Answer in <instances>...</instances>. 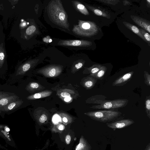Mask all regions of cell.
Here are the masks:
<instances>
[{"instance_id":"1","label":"cell","mask_w":150,"mask_h":150,"mask_svg":"<svg viewBox=\"0 0 150 150\" xmlns=\"http://www.w3.org/2000/svg\"><path fill=\"white\" fill-rule=\"evenodd\" d=\"M47 11L49 16L54 23L69 30L67 15L60 0L50 1L47 6Z\"/></svg>"},{"instance_id":"2","label":"cell","mask_w":150,"mask_h":150,"mask_svg":"<svg viewBox=\"0 0 150 150\" xmlns=\"http://www.w3.org/2000/svg\"><path fill=\"white\" fill-rule=\"evenodd\" d=\"M122 114L118 110V109L89 111L84 113L93 120L103 122L113 121L117 118Z\"/></svg>"},{"instance_id":"3","label":"cell","mask_w":150,"mask_h":150,"mask_svg":"<svg viewBox=\"0 0 150 150\" xmlns=\"http://www.w3.org/2000/svg\"><path fill=\"white\" fill-rule=\"evenodd\" d=\"M129 102L126 99H118L112 100H105L99 105H93L90 108L93 109H118L125 107Z\"/></svg>"},{"instance_id":"4","label":"cell","mask_w":150,"mask_h":150,"mask_svg":"<svg viewBox=\"0 0 150 150\" xmlns=\"http://www.w3.org/2000/svg\"><path fill=\"white\" fill-rule=\"evenodd\" d=\"M62 67L59 65H51L43 68L38 71L45 77H55L59 76L62 72Z\"/></svg>"},{"instance_id":"5","label":"cell","mask_w":150,"mask_h":150,"mask_svg":"<svg viewBox=\"0 0 150 150\" xmlns=\"http://www.w3.org/2000/svg\"><path fill=\"white\" fill-rule=\"evenodd\" d=\"M91 28V24L88 22L79 20L78 24L74 25L72 31L77 35L86 36L89 35Z\"/></svg>"},{"instance_id":"6","label":"cell","mask_w":150,"mask_h":150,"mask_svg":"<svg viewBox=\"0 0 150 150\" xmlns=\"http://www.w3.org/2000/svg\"><path fill=\"white\" fill-rule=\"evenodd\" d=\"M134 122L132 120L127 119L107 123L106 125L108 127L115 130L117 129H121L127 127Z\"/></svg>"},{"instance_id":"7","label":"cell","mask_w":150,"mask_h":150,"mask_svg":"<svg viewBox=\"0 0 150 150\" xmlns=\"http://www.w3.org/2000/svg\"><path fill=\"white\" fill-rule=\"evenodd\" d=\"M134 73L133 71H131L119 77L112 83V86H122L126 84L131 79Z\"/></svg>"},{"instance_id":"8","label":"cell","mask_w":150,"mask_h":150,"mask_svg":"<svg viewBox=\"0 0 150 150\" xmlns=\"http://www.w3.org/2000/svg\"><path fill=\"white\" fill-rule=\"evenodd\" d=\"M90 44L89 42L83 40H60L57 43L59 45L64 46H84Z\"/></svg>"},{"instance_id":"9","label":"cell","mask_w":150,"mask_h":150,"mask_svg":"<svg viewBox=\"0 0 150 150\" xmlns=\"http://www.w3.org/2000/svg\"><path fill=\"white\" fill-rule=\"evenodd\" d=\"M98 79L90 75L83 78L81 83V85L86 89H92L96 83Z\"/></svg>"},{"instance_id":"10","label":"cell","mask_w":150,"mask_h":150,"mask_svg":"<svg viewBox=\"0 0 150 150\" xmlns=\"http://www.w3.org/2000/svg\"><path fill=\"white\" fill-rule=\"evenodd\" d=\"M35 60L29 61L21 65L18 69L16 75H21L24 74L30 69L35 64Z\"/></svg>"},{"instance_id":"11","label":"cell","mask_w":150,"mask_h":150,"mask_svg":"<svg viewBox=\"0 0 150 150\" xmlns=\"http://www.w3.org/2000/svg\"><path fill=\"white\" fill-rule=\"evenodd\" d=\"M23 103L22 100L17 99L1 108L0 110V112H8L12 111L20 107Z\"/></svg>"},{"instance_id":"12","label":"cell","mask_w":150,"mask_h":150,"mask_svg":"<svg viewBox=\"0 0 150 150\" xmlns=\"http://www.w3.org/2000/svg\"><path fill=\"white\" fill-rule=\"evenodd\" d=\"M107 97L102 95H97L88 98L86 101V103L100 105L103 101L106 100Z\"/></svg>"},{"instance_id":"13","label":"cell","mask_w":150,"mask_h":150,"mask_svg":"<svg viewBox=\"0 0 150 150\" xmlns=\"http://www.w3.org/2000/svg\"><path fill=\"white\" fill-rule=\"evenodd\" d=\"M91 146L86 140L82 136L79 144L76 146L75 150H91Z\"/></svg>"},{"instance_id":"14","label":"cell","mask_w":150,"mask_h":150,"mask_svg":"<svg viewBox=\"0 0 150 150\" xmlns=\"http://www.w3.org/2000/svg\"><path fill=\"white\" fill-rule=\"evenodd\" d=\"M52 93L51 91H45L29 96L27 98L28 100H35L49 96L51 95Z\"/></svg>"},{"instance_id":"15","label":"cell","mask_w":150,"mask_h":150,"mask_svg":"<svg viewBox=\"0 0 150 150\" xmlns=\"http://www.w3.org/2000/svg\"><path fill=\"white\" fill-rule=\"evenodd\" d=\"M18 98L16 95H11L4 97L0 99V110L9 103L15 101Z\"/></svg>"},{"instance_id":"16","label":"cell","mask_w":150,"mask_h":150,"mask_svg":"<svg viewBox=\"0 0 150 150\" xmlns=\"http://www.w3.org/2000/svg\"><path fill=\"white\" fill-rule=\"evenodd\" d=\"M132 19L137 24L150 33V25L149 23L143 19L137 17L134 18Z\"/></svg>"},{"instance_id":"17","label":"cell","mask_w":150,"mask_h":150,"mask_svg":"<svg viewBox=\"0 0 150 150\" xmlns=\"http://www.w3.org/2000/svg\"><path fill=\"white\" fill-rule=\"evenodd\" d=\"M107 70V68L106 67L102 66L98 72L94 74L90 75L97 79L102 80Z\"/></svg>"},{"instance_id":"18","label":"cell","mask_w":150,"mask_h":150,"mask_svg":"<svg viewBox=\"0 0 150 150\" xmlns=\"http://www.w3.org/2000/svg\"><path fill=\"white\" fill-rule=\"evenodd\" d=\"M102 66L100 64H94L89 68H86L83 71V73L84 74H94L99 71Z\"/></svg>"},{"instance_id":"19","label":"cell","mask_w":150,"mask_h":150,"mask_svg":"<svg viewBox=\"0 0 150 150\" xmlns=\"http://www.w3.org/2000/svg\"><path fill=\"white\" fill-rule=\"evenodd\" d=\"M124 24L126 26L132 30L133 32L137 34L142 39L145 41V40L141 33L139 29L137 27L128 23L124 22Z\"/></svg>"},{"instance_id":"20","label":"cell","mask_w":150,"mask_h":150,"mask_svg":"<svg viewBox=\"0 0 150 150\" xmlns=\"http://www.w3.org/2000/svg\"><path fill=\"white\" fill-rule=\"evenodd\" d=\"M6 57V52L4 47V44L1 43L0 45V68L3 66Z\"/></svg>"},{"instance_id":"21","label":"cell","mask_w":150,"mask_h":150,"mask_svg":"<svg viewBox=\"0 0 150 150\" xmlns=\"http://www.w3.org/2000/svg\"><path fill=\"white\" fill-rule=\"evenodd\" d=\"M34 116L37 122L40 124L45 123L48 118L47 115L44 112L42 114L40 113L39 115H37Z\"/></svg>"},{"instance_id":"22","label":"cell","mask_w":150,"mask_h":150,"mask_svg":"<svg viewBox=\"0 0 150 150\" xmlns=\"http://www.w3.org/2000/svg\"><path fill=\"white\" fill-rule=\"evenodd\" d=\"M41 87V86L39 84L36 82H33L29 83L27 86L26 88L28 90L34 91L40 90L42 88Z\"/></svg>"},{"instance_id":"23","label":"cell","mask_w":150,"mask_h":150,"mask_svg":"<svg viewBox=\"0 0 150 150\" xmlns=\"http://www.w3.org/2000/svg\"><path fill=\"white\" fill-rule=\"evenodd\" d=\"M74 3L76 8L81 13L85 15L89 14L88 11L83 5L76 1H74Z\"/></svg>"},{"instance_id":"24","label":"cell","mask_w":150,"mask_h":150,"mask_svg":"<svg viewBox=\"0 0 150 150\" xmlns=\"http://www.w3.org/2000/svg\"><path fill=\"white\" fill-rule=\"evenodd\" d=\"M62 122L65 125H67L71 123L73 119L71 117L67 114L64 113L61 114Z\"/></svg>"},{"instance_id":"25","label":"cell","mask_w":150,"mask_h":150,"mask_svg":"<svg viewBox=\"0 0 150 150\" xmlns=\"http://www.w3.org/2000/svg\"><path fill=\"white\" fill-rule=\"evenodd\" d=\"M144 102L145 112L147 117L150 119V95L146 97Z\"/></svg>"},{"instance_id":"26","label":"cell","mask_w":150,"mask_h":150,"mask_svg":"<svg viewBox=\"0 0 150 150\" xmlns=\"http://www.w3.org/2000/svg\"><path fill=\"white\" fill-rule=\"evenodd\" d=\"M65 128V127L64 125L58 124L53 126L52 127L51 130L53 132L61 133Z\"/></svg>"},{"instance_id":"27","label":"cell","mask_w":150,"mask_h":150,"mask_svg":"<svg viewBox=\"0 0 150 150\" xmlns=\"http://www.w3.org/2000/svg\"><path fill=\"white\" fill-rule=\"evenodd\" d=\"M72 90H69L68 89H64L60 91L59 93L58 92V94H59L60 96L62 97L65 98H71V94H74V92Z\"/></svg>"},{"instance_id":"28","label":"cell","mask_w":150,"mask_h":150,"mask_svg":"<svg viewBox=\"0 0 150 150\" xmlns=\"http://www.w3.org/2000/svg\"><path fill=\"white\" fill-rule=\"evenodd\" d=\"M36 30V27L33 25H31L28 27L25 31L26 35H29L32 34Z\"/></svg>"},{"instance_id":"29","label":"cell","mask_w":150,"mask_h":150,"mask_svg":"<svg viewBox=\"0 0 150 150\" xmlns=\"http://www.w3.org/2000/svg\"><path fill=\"white\" fill-rule=\"evenodd\" d=\"M139 30L145 40H146L149 42H150V36L149 34L146 32L144 29L140 28Z\"/></svg>"},{"instance_id":"30","label":"cell","mask_w":150,"mask_h":150,"mask_svg":"<svg viewBox=\"0 0 150 150\" xmlns=\"http://www.w3.org/2000/svg\"><path fill=\"white\" fill-rule=\"evenodd\" d=\"M144 83L148 86H150V74L146 71H144Z\"/></svg>"},{"instance_id":"31","label":"cell","mask_w":150,"mask_h":150,"mask_svg":"<svg viewBox=\"0 0 150 150\" xmlns=\"http://www.w3.org/2000/svg\"><path fill=\"white\" fill-rule=\"evenodd\" d=\"M10 96V95L8 93L0 91V99L4 97Z\"/></svg>"},{"instance_id":"32","label":"cell","mask_w":150,"mask_h":150,"mask_svg":"<svg viewBox=\"0 0 150 150\" xmlns=\"http://www.w3.org/2000/svg\"><path fill=\"white\" fill-rule=\"evenodd\" d=\"M71 138V136L69 135H67L65 137V141L66 143L67 144H69L70 142Z\"/></svg>"},{"instance_id":"33","label":"cell","mask_w":150,"mask_h":150,"mask_svg":"<svg viewBox=\"0 0 150 150\" xmlns=\"http://www.w3.org/2000/svg\"><path fill=\"white\" fill-rule=\"evenodd\" d=\"M95 13L98 16H101L103 14L102 12L99 10L95 9L94 11Z\"/></svg>"},{"instance_id":"34","label":"cell","mask_w":150,"mask_h":150,"mask_svg":"<svg viewBox=\"0 0 150 150\" xmlns=\"http://www.w3.org/2000/svg\"><path fill=\"white\" fill-rule=\"evenodd\" d=\"M43 41L47 43L50 42L52 41V40L50 38L49 36H47L43 39Z\"/></svg>"},{"instance_id":"35","label":"cell","mask_w":150,"mask_h":150,"mask_svg":"<svg viewBox=\"0 0 150 150\" xmlns=\"http://www.w3.org/2000/svg\"><path fill=\"white\" fill-rule=\"evenodd\" d=\"M83 65V64L82 63L79 62L75 65V67L76 69H79L82 67Z\"/></svg>"},{"instance_id":"36","label":"cell","mask_w":150,"mask_h":150,"mask_svg":"<svg viewBox=\"0 0 150 150\" xmlns=\"http://www.w3.org/2000/svg\"><path fill=\"white\" fill-rule=\"evenodd\" d=\"M71 100H72V98L71 97L65 98L64 99V101L66 102H69Z\"/></svg>"},{"instance_id":"37","label":"cell","mask_w":150,"mask_h":150,"mask_svg":"<svg viewBox=\"0 0 150 150\" xmlns=\"http://www.w3.org/2000/svg\"><path fill=\"white\" fill-rule=\"evenodd\" d=\"M59 119L58 118V117L57 116L55 117L53 119V121L55 122H58L59 121Z\"/></svg>"},{"instance_id":"38","label":"cell","mask_w":150,"mask_h":150,"mask_svg":"<svg viewBox=\"0 0 150 150\" xmlns=\"http://www.w3.org/2000/svg\"><path fill=\"white\" fill-rule=\"evenodd\" d=\"M145 150H150V145L149 144L147 145Z\"/></svg>"},{"instance_id":"39","label":"cell","mask_w":150,"mask_h":150,"mask_svg":"<svg viewBox=\"0 0 150 150\" xmlns=\"http://www.w3.org/2000/svg\"><path fill=\"white\" fill-rule=\"evenodd\" d=\"M0 136L1 137H2L4 139L6 140V138L3 135V134L1 132V130L0 129Z\"/></svg>"},{"instance_id":"40","label":"cell","mask_w":150,"mask_h":150,"mask_svg":"<svg viewBox=\"0 0 150 150\" xmlns=\"http://www.w3.org/2000/svg\"><path fill=\"white\" fill-rule=\"evenodd\" d=\"M147 1H148V2H149V3H150V0H147Z\"/></svg>"}]
</instances>
